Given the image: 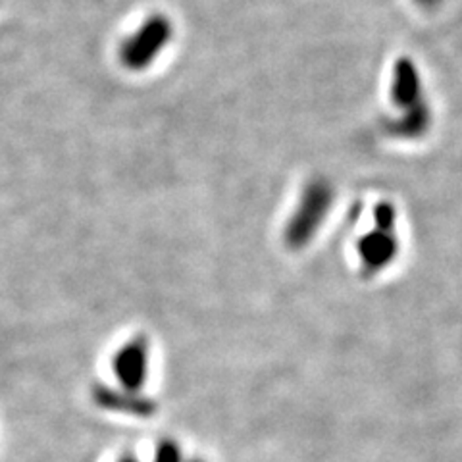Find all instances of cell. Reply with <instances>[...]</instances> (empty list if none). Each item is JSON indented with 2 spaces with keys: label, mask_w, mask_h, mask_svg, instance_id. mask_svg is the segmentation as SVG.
Returning <instances> with one entry per match:
<instances>
[{
  "label": "cell",
  "mask_w": 462,
  "mask_h": 462,
  "mask_svg": "<svg viewBox=\"0 0 462 462\" xmlns=\"http://www.w3.org/2000/svg\"><path fill=\"white\" fill-rule=\"evenodd\" d=\"M173 22L166 14L156 12L144 20L118 47V62L124 69L139 74L149 69L173 39Z\"/></svg>",
  "instance_id": "6da1fadb"
},
{
  "label": "cell",
  "mask_w": 462,
  "mask_h": 462,
  "mask_svg": "<svg viewBox=\"0 0 462 462\" xmlns=\"http://www.w3.org/2000/svg\"><path fill=\"white\" fill-rule=\"evenodd\" d=\"M147 368L149 351L147 343L143 339L127 343L114 360L116 375H118V380L127 393H135L143 387L144 378H147Z\"/></svg>",
  "instance_id": "7a4b0ae2"
},
{
  "label": "cell",
  "mask_w": 462,
  "mask_h": 462,
  "mask_svg": "<svg viewBox=\"0 0 462 462\" xmlns=\"http://www.w3.org/2000/svg\"><path fill=\"white\" fill-rule=\"evenodd\" d=\"M120 462H137L134 458H124ZM156 462H180V451L176 449V445L171 443H164L161 447V451H158V457H156Z\"/></svg>",
  "instance_id": "3957f363"
}]
</instances>
